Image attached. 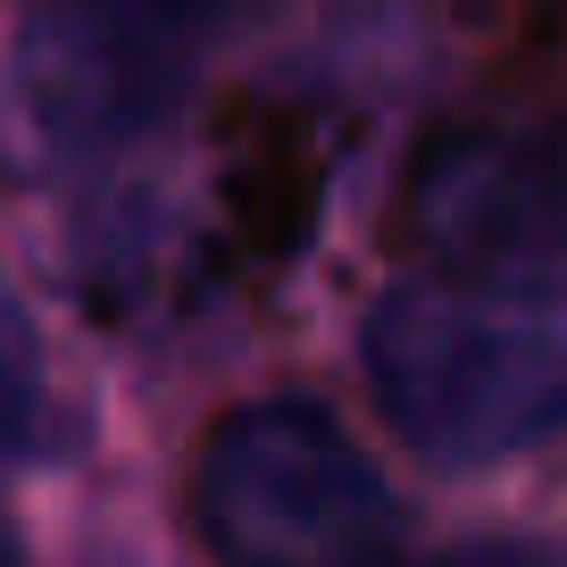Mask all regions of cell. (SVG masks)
<instances>
[{
    "instance_id": "obj_8",
    "label": "cell",
    "mask_w": 567,
    "mask_h": 567,
    "mask_svg": "<svg viewBox=\"0 0 567 567\" xmlns=\"http://www.w3.org/2000/svg\"><path fill=\"white\" fill-rule=\"evenodd\" d=\"M0 567H18V543H9V526H0Z\"/></svg>"
},
{
    "instance_id": "obj_5",
    "label": "cell",
    "mask_w": 567,
    "mask_h": 567,
    "mask_svg": "<svg viewBox=\"0 0 567 567\" xmlns=\"http://www.w3.org/2000/svg\"><path fill=\"white\" fill-rule=\"evenodd\" d=\"M326 200V134L309 109H267L243 101L217 134V209L226 234L243 243V259L284 267L301 259L309 226Z\"/></svg>"
},
{
    "instance_id": "obj_2",
    "label": "cell",
    "mask_w": 567,
    "mask_h": 567,
    "mask_svg": "<svg viewBox=\"0 0 567 567\" xmlns=\"http://www.w3.org/2000/svg\"><path fill=\"white\" fill-rule=\"evenodd\" d=\"M193 526L217 567H401V501L326 401L267 392L200 434Z\"/></svg>"
},
{
    "instance_id": "obj_7",
    "label": "cell",
    "mask_w": 567,
    "mask_h": 567,
    "mask_svg": "<svg viewBox=\"0 0 567 567\" xmlns=\"http://www.w3.org/2000/svg\"><path fill=\"white\" fill-rule=\"evenodd\" d=\"M443 567H559V559L534 550V543H467V550H451Z\"/></svg>"
},
{
    "instance_id": "obj_3",
    "label": "cell",
    "mask_w": 567,
    "mask_h": 567,
    "mask_svg": "<svg viewBox=\"0 0 567 567\" xmlns=\"http://www.w3.org/2000/svg\"><path fill=\"white\" fill-rule=\"evenodd\" d=\"M259 0H25L9 101L42 159L92 167L159 134Z\"/></svg>"
},
{
    "instance_id": "obj_4",
    "label": "cell",
    "mask_w": 567,
    "mask_h": 567,
    "mask_svg": "<svg viewBox=\"0 0 567 567\" xmlns=\"http://www.w3.org/2000/svg\"><path fill=\"white\" fill-rule=\"evenodd\" d=\"M401 234L434 267L567 259V159L534 125H443L401 176Z\"/></svg>"
},
{
    "instance_id": "obj_6",
    "label": "cell",
    "mask_w": 567,
    "mask_h": 567,
    "mask_svg": "<svg viewBox=\"0 0 567 567\" xmlns=\"http://www.w3.org/2000/svg\"><path fill=\"white\" fill-rule=\"evenodd\" d=\"M59 443V417H51V368H42V342L25 301L0 284V451L9 460H34V451Z\"/></svg>"
},
{
    "instance_id": "obj_1",
    "label": "cell",
    "mask_w": 567,
    "mask_h": 567,
    "mask_svg": "<svg viewBox=\"0 0 567 567\" xmlns=\"http://www.w3.org/2000/svg\"><path fill=\"white\" fill-rule=\"evenodd\" d=\"M384 425L434 467H484L567 434V259L425 267L359 326Z\"/></svg>"
}]
</instances>
